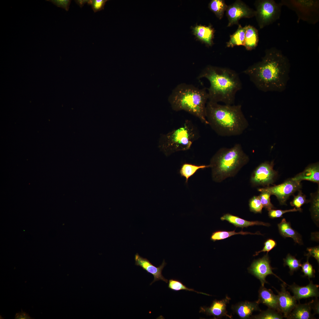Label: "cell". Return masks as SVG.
I'll return each instance as SVG.
<instances>
[{
    "mask_svg": "<svg viewBox=\"0 0 319 319\" xmlns=\"http://www.w3.org/2000/svg\"><path fill=\"white\" fill-rule=\"evenodd\" d=\"M290 64L287 57L275 47L267 50L261 61L244 71L259 90L281 92L289 79Z\"/></svg>",
    "mask_w": 319,
    "mask_h": 319,
    "instance_id": "6da1fadb",
    "label": "cell"
},
{
    "mask_svg": "<svg viewBox=\"0 0 319 319\" xmlns=\"http://www.w3.org/2000/svg\"><path fill=\"white\" fill-rule=\"evenodd\" d=\"M206 117L212 129L223 137L240 135L249 126L240 105H222L208 101Z\"/></svg>",
    "mask_w": 319,
    "mask_h": 319,
    "instance_id": "7a4b0ae2",
    "label": "cell"
},
{
    "mask_svg": "<svg viewBox=\"0 0 319 319\" xmlns=\"http://www.w3.org/2000/svg\"><path fill=\"white\" fill-rule=\"evenodd\" d=\"M198 78H205L209 81L208 101L213 102L233 105L237 92L242 88L238 73L227 68L208 66L201 71Z\"/></svg>",
    "mask_w": 319,
    "mask_h": 319,
    "instance_id": "3957f363",
    "label": "cell"
},
{
    "mask_svg": "<svg viewBox=\"0 0 319 319\" xmlns=\"http://www.w3.org/2000/svg\"><path fill=\"white\" fill-rule=\"evenodd\" d=\"M208 95L206 88H199L185 83L180 84L173 90L168 98L172 109L185 111L208 125L206 117V105Z\"/></svg>",
    "mask_w": 319,
    "mask_h": 319,
    "instance_id": "277c9868",
    "label": "cell"
},
{
    "mask_svg": "<svg viewBox=\"0 0 319 319\" xmlns=\"http://www.w3.org/2000/svg\"><path fill=\"white\" fill-rule=\"evenodd\" d=\"M249 160L239 144L230 148L219 149L211 158L209 165L213 180L219 183L234 176Z\"/></svg>",
    "mask_w": 319,
    "mask_h": 319,
    "instance_id": "5b68a950",
    "label": "cell"
},
{
    "mask_svg": "<svg viewBox=\"0 0 319 319\" xmlns=\"http://www.w3.org/2000/svg\"><path fill=\"white\" fill-rule=\"evenodd\" d=\"M200 136L198 128L191 121L186 120L180 126L161 134L158 147L166 156L179 151L189 149Z\"/></svg>",
    "mask_w": 319,
    "mask_h": 319,
    "instance_id": "8992f818",
    "label": "cell"
},
{
    "mask_svg": "<svg viewBox=\"0 0 319 319\" xmlns=\"http://www.w3.org/2000/svg\"><path fill=\"white\" fill-rule=\"evenodd\" d=\"M281 3L273 0L259 1L256 3L255 16L260 28L271 24L280 16Z\"/></svg>",
    "mask_w": 319,
    "mask_h": 319,
    "instance_id": "52a82bcc",
    "label": "cell"
},
{
    "mask_svg": "<svg viewBox=\"0 0 319 319\" xmlns=\"http://www.w3.org/2000/svg\"><path fill=\"white\" fill-rule=\"evenodd\" d=\"M302 188L301 182L295 180L292 178L288 179L283 183L273 186H267L258 189L260 192H266L275 196L280 204L286 205V202L289 196Z\"/></svg>",
    "mask_w": 319,
    "mask_h": 319,
    "instance_id": "ba28073f",
    "label": "cell"
},
{
    "mask_svg": "<svg viewBox=\"0 0 319 319\" xmlns=\"http://www.w3.org/2000/svg\"><path fill=\"white\" fill-rule=\"evenodd\" d=\"M274 166L273 161L266 162L259 165L251 175L250 180L252 185L267 187L270 184L273 185L278 174L274 169Z\"/></svg>",
    "mask_w": 319,
    "mask_h": 319,
    "instance_id": "9c48e42d",
    "label": "cell"
},
{
    "mask_svg": "<svg viewBox=\"0 0 319 319\" xmlns=\"http://www.w3.org/2000/svg\"><path fill=\"white\" fill-rule=\"evenodd\" d=\"M285 1V4L295 11L299 17L308 22H313V18L318 15V1L312 0Z\"/></svg>",
    "mask_w": 319,
    "mask_h": 319,
    "instance_id": "30bf717a",
    "label": "cell"
},
{
    "mask_svg": "<svg viewBox=\"0 0 319 319\" xmlns=\"http://www.w3.org/2000/svg\"><path fill=\"white\" fill-rule=\"evenodd\" d=\"M268 253L262 258L254 260L250 266L248 268L249 273L258 278L260 281L262 286H264L265 283H268L266 278L269 275L272 274L284 283L279 277L272 271L274 268L271 267Z\"/></svg>",
    "mask_w": 319,
    "mask_h": 319,
    "instance_id": "8fae6325",
    "label": "cell"
},
{
    "mask_svg": "<svg viewBox=\"0 0 319 319\" xmlns=\"http://www.w3.org/2000/svg\"><path fill=\"white\" fill-rule=\"evenodd\" d=\"M287 284L283 282L281 284V288L279 291L273 287L278 294V311L282 314L284 317L287 318L297 305V300L293 296L287 291Z\"/></svg>",
    "mask_w": 319,
    "mask_h": 319,
    "instance_id": "7c38bea8",
    "label": "cell"
},
{
    "mask_svg": "<svg viewBox=\"0 0 319 319\" xmlns=\"http://www.w3.org/2000/svg\"><path fill=\"white\" fill-rule=\"evenodd\" d=\"M227 14L229 20L228 26L237 23L239 19L243 17H250L255 15L256 11L247 7L244 4L237 1L227 6Z\"/></svg>",
    "mask_w": 319,
    "mask_h": 319,
    "instance_id": "4fadbf2b",
    "label": "cell"
},
{
    "mask_svg": "<svg viewBox=\"0 0 319 319\" xmlns=\"http://www.w3.org/2000/svg\"><path fill=\"white\" fill-rule=\"evenodd\" d=\"M135 265L141 267L142 268L149 274H152L154 277L153 281L150 283L151 285L155 281L162 280L167 283L168 280L165 278L162 274V271L166 263L164 260L162 264L159 267H156L153 265L147 258L140 256L138 253L135 255Z\"/></svg>",
    "mask_w": 319,
    "mask_h": 319,
    "instance_id": "5bb4252c",
    "label": "cell"
},
{
    "mask_svg": "<svg viewBox=\"0 0 319 319\" xmlns=\"http://www.w3.org/2000/svg\"><path fill=\"white\" fill-rule=\"evenodd\" d=\"M230 298L228 296L222 300H214L210 307H201L200 313H203L207 315L213 316L214 319L220 318L226 316L232 318V316L228 315L226 309L227 305L228 303Z\"/></svg>",
    "mask_w": 319,
    "mask_h": 319,
    "instance_id": "9a60e30c",
    "label": "cell"
},
{
    "mask_svg": "<svg viewBox=\"0 0 319 319\" xmlns=\"http://www.w3.org/2000/svg\"><path fill=\"white\" fill-rule=\"evenodd\" d=\"M310 280L308 284L305 286H300L294 283L288 286L289 289L293 293V296L297 300L302 299L319 296V285L314 284L313 281Z\"/></svg>",
    "mask_w": 319,
    "mask_h": 319,
    "instance_id": "2e32d148",
    "label": "cell"
},
{
    "mask_svg": "<svg viewBox=\"0 0 319 319\" xmlns=\"http://www.w3.org/2000/svg\"><path fill=\"white\" fill-rule=\"evenodd\" d=\"M256 301H245L233 305L232 309L240 318L246 319L250 318L253 312L261 311Z\"/></svg>",
    "mask_w": 319,
    "mask_h": 319,
    "instance_id": "e0dca14e",
    "label": "cell"
},
{
    "mask_svg": "<svg viewBox=\"0 0 319 319\" xmlns=\"http://www.w3.org/2000/svg\"><path fill=\"white\" fill-rule=\"evenodd\" d=\"M256 302L258 304L262 303L268 308L278 311L277 295L274 294L271 289H267L264 286H261L259 289L258 298Z\"/></svg>",
    "mask_w": 319,
    "mask_h": 319,
    "instance_id": "ac0fdd59",
    "label": "cell"
},
{
    "mask_svg": "<svg viewBox=\"0 0 319 319\" xmlns=\"http://www.w3.org/2000/svg\"><path fill=\"white\" fill-rule=\"evenodd\" d=\"M292 178L300 182L303 180H306L319 184V163L317 162L309 165L302 172L298 173Z\"/></svg>",
    "mask_w": 319,
    "mask_h": 319,
    "instance_id": "d6986e66",
    "label": "cell"
},
{
    "mask_svg": "<svg viewBox=\"0 0 319 319\" xmlns=\"http://www.w3.org/2000/svg\"><path fill=\"white\" fill-rule=\"evenodd\" d=\"M312 309L309 302L297 304L287 318L288 319H315L311 313Z\"/></svg>",
    "mask_w": 319,
    "mask_h": 319,
    "instance_id": "ffe728a7",
    "label": "cell"
},
{
    "mask_svg": "<svg viewBox=\"0 0 319 319\" xmlns=\"http://www.w3.org/2000/svg\"><path fill=\"white\" fill-rule=\"evenodd\" d=\"M220 219L222 221H227L236 227H247L255 225H261L267 227L270 226L269 223L258 221H249L230 214L224 215L221 217Z\"/></svg>",
    "mask_w": 319,
    "mask_h": 319,
    "instance_id": "44dd1931",
    "label": "cell"
},
{
    "mask_svg": "<svg viewBox=\"0 0 319 319\" xmlns=\"http://www.w3.org/2000/svg\"><path fill=\"white\" fill-rule=\"evenodd\" d=\"M278 226L279 232L283 237L292 238L295 242L300 245L302 244L301 235L291 227L290 223L287 222L285 218L282 219Z\"/></svg>",
    "mask_w": 319,
    "mask_h": 319,
    "instance_id": "7402d4cb",
    "label": "cell"
},
{
    "mask_svg": "<svg viewBox=\"0 0 319 319\" xmlns=\"http://www.w3.org/2000/svg\"><path fill=\"white\" fill-rule=\"evenodd\" d=\"M193 32L198 39L209 45H211L213 31L210 26L196 25L193 27Z\"/></svg>",
    "mask_w": 319,
    "mask_h": 319,
    "instance_id": "603a6c76",
    "label": "cell"
},
{
    "mask_svg": "<svg viewBox=\"0 0 319 319\" xmlns=\"http://www.w3.org/2000/svg\"><path fill=\"white\" fill-rule=\"evenodd\" d=\"M244 45L248 50L255 48L258 41V32L254 27L248 25L246 26Z\"/></svg>",
    "mask_w": 319,
    "mask_h": 319,
    "instance_id": "cb8c5ba5",
    "label": "cell"
},
{
    "mask_svg": "<svg viewBox=\"0 0 319 319\" xmlns=\"http://www.w3.org/2000/svg\"><path fill=\"white\" fill-rule=\"evenodd\" d=\"M210 167L209 165H196L185 163L182 165L179 172L181 176L185 178V183H187L188 179L193 175L198 170Z\"/></svg>",
    "mask_w": 319,
    "mask_h": 319,
    "instance_id": "d4e9b609",
    "label": "cell"
},
{
    "mask_svg": "<svg viewBox=\"0 0 319 319\" xmlns=\"http://www.w3.org/2000/svg\"><path fill=\"white\" fill-rule=\"evenodd\" d=\"M245 32V27H243L240 25L237 31L230 36L227 46L232 47L235 45H244Z\"/></svg>",
    "mask_w": 319,
    "mask_h": 319,
    "instance_id": "484cf974",
    "label": "cell"
},
{
    "mask_svg": "<svg viewBox=\"0 0 319 319\" xmlns=\"http://www.w3.org/2000/svg\"><path fill=\"white\" fill-rule=\"evenodd\" d=\"M235 230L231 231L221 230L216 231L212 233L210 238L211 240L214 242L217 240H224L232 236L238 234L242 235L247 234L262 235L259 232H257L253 233L248 232H243L242 230L238 232H235Z\"/></svg>",
    "mask_w": 319,
    "mask_h": 319,
    "instance_id": "4316f807",
    "label": "cell"
},
{
    "mask_svg": "<svg viewBox=\"0 0 319 319\" xmlns=\"http://www.w3.org/2000/svg\"><path fill=\"white\" fill-rule=\"evenodd\" d=\"M310 194V202L311 203L310 211L313 220L318 222L319 219V189Z\"/></svg>",
    "mask_w": 319,
    "mask_h": 319,
    "instance_id": "83f0119b",
    "label": "cell"
},
{
    "mask_svg": "<svg viewBox=\"0 0 319 319\" xmlns=\"http://www.w3.org/2000/svg\"><path fill=\"white\" fill-rule=\"evenodd\" d=\"M209 7L219 19L222 17L224 11L227 7L224 1L222 0H212L209 4Z\"/></svg>",
    "mask_w": 319,
    "mask_h": 319,
    "instance_id": "f1b7e54d",
    "label": "cell"
},
{
    "mask_svg": "<svg viewBox=\"0 0 319 319\" xmlns=\"http://www.w3.org/2000/svg\"><path fill=\"white\" fill-rule=\"evenodd\" d=\"M258 315L252 316L250 318L254 319H282L281 313L274 309L268 308L266 310L261 311Z\"/></svg>",
    "mask_w": 319,
    "mask_h": 319,
    "instance_id": "f546056e",
    "label": "cell"
},
{
    "mask_svg": "<svg viewBox=\"0 0 319 319\" xmlns=\"http://www.w3.org/2000/svg\"><path fill=\"white\" fill-rule=\"evenodd\" d=\"M283 260L284 266H287L289 267L290 270L289 273L291 275L301 267L302 264L300 261L290 254H288Z\"/></svg>",
    "mask_w": 319,
    "mask_h": 319,
    "instance_id": "4dcf8cb0",
    "label": "cell"
},
{
    "mask_svg": "<svg viewBox=\"0 0 319 319\" xmlns=\"http://www.w3.org/2000/svg\"><path fill=\"white\" fill-rule=\"evenodd\" d=\"M168 287L170 289L175 291H178L181 290H185L194 292L198 293L210 295L204 293L197 292L195 290L193 289L188 288L183 284L180 281L175 279H171L169 280Z\"/></svg>",
    "mask_w": 319,
    "mask_h": 319,
    "instance_id": "1f68e13d",
    "label": "cell"
},
{
    "mask_svg": "<svg viewBox=\"0 0 319 319\" xmlns=\"http://www.w3.org/2000/svg\"><path fill=\"white\" fill-rule=\"evenodd\" d=\"M297 195L294 196L293 199L291 202L290 204L297 208H300L301 207L305 204L310 202V200H307L305 195L300 190Z\"/></svg>",
    "mask_w": 319,
    "mask_h": 319,
    "instance_id": "d6a6232c",
    "label": "cell"
},
{
    "mask_svg": "<svg viewBox=\"0 0 319 319\" xmlns=\"http://www.w3.org/2000/svg\"><path fill=\"white\" fill-rule=\"evenodd\" d=\"M249 206L250 211L255 213H261L263 207L259 196H254L250 200Z\"/></svg>",
    "mask_w": 319,
    "mask_h": 319,
    "instance_id": "836d02e7",
    "label": "cell"
},
{
    "mask_svg": "<svg viewBox=\"0 0 319 319\" xmlns=\"http://www.w3.org/2000/svg\"><path fill=\"white\" fill-rule=\"evenodd\" d=\"M261 193L259 196L263 207L268 211L274 209L275 207L271 202V194L266 192Z\"/></svg>",
    "mask_w": 319,
    "mask_h": 319,
    "instance_id": "e575fe53",
    "label": "cell"
},
{
    "mask_svg": "<svg viewBox=\"0 0 319 319\" xmlns=\"http://www.w3.org/2000/svg\"><path fill=\"white\" fill-rule=\"evenodd\" d=\"M309 257H307V261L302 264L301 267V271L304 273V276H307L310 280V278L315 277V271L312 265L309 263Z\"/></svg>",
    "mask_w": 319,
    "mask_h": 319,
    "instance_id": "d590c367",
    "label": "cell"
},
{
    "mask_svg": "<svg viewBox=\"0 0 319 319\" xmlns=\"http://www.w3.org/2000/svg\"><path fill=\"white\" fill-rule=\"evenodd\" d=\"M302 210L301 208H296L295 207L292 209L286 210L271 209L268 211V215L270 218L274 219L281 217L284 214L287 212L301 211Z\"/></svg>",
    "mask_w": 319,
    "mask_h": 319,
    "instance_id": "8d00e7d4",
    "label": "cell"
},
{
    "mask_svg": "<svg viewBox=\"0 0 319 319\" xmlns=\"http://www.w3.org/2000/svg\"><path fill=\"white\" fill-rule=\"evenodd\" d=\"M108 1V0H88L87 4L91 6L94 12H96L104 9L105 3Z\"/></svg>",
    "mask_w": 319,
    "mask_h": 319,
    "instance_id": "74e56055",
    "label": "cell"
},
{
    "mask_svg": "<svg viewBox=\"0 0 319 319\" xmlns=\"http://www.w3.org/2000/svg\"><path fill=\"white\" fill-rule=\"evenodd\" d=\"M276 243L275 241L272 239H268L264 243V246L263 249L261 250L256 252L254 256H256L261 252H267V253L272 250L276 245Z\"/></svg>",
    "mask_w": 319,
    "mask_h": 319,
    "instance_id": "f35d334b",
    "label": "cell"
},
{
    "mask_svg": "<svg viewBox=\"0 0 319 319\" xmlns=\"http://www.w3.org/2000/svg\"><path fill=\"white\" fill-rule=\"evenodd\" d=\"M46 1L50 2L57 6L64 9L66 11L69 10L71 0H48Z\"/></svg>",
    "mask_w": 319,
    "mask_h": 319,
    "instance_id": "ab89813d",
    "label": "cell"
},
{
    "mask_svg": "<svg viewBox=\"0 0 319 319\" xmlns=\"http://www.w3.org/2000/svg\"><path fill=\"white\" fill-rule=\"evenodd\" d=\"M308 253L307 254V257L312 256L314 258L319 262V247H315L307 248V249Z\"/></svg>",
    "mask_w": 319,
    "mask_h": 319,
    "instance_id": "60d3db41",
    "label": "cell"
},
{
    "mask_svg": "<svg viewBox=\"0 0 319 319\" xmlns=\"http://www.w3.org/2000/svg\"><path fill=\"white\" fill-rule=\"evenodd\" d=\"M310 307L314 311V315L319 314V301L317 298L309 302Z\"/></svg>",
    "mask_w": 319,
    "mask_h": 319,
    "instance_id": "b9f144b4",
    "label": "cell"
},
{
    "mask_svg": "<svg viewBox=\"0 0 319 319\" xmlns=\"http://www.w3.org/2000/svg\"><path fill=\"white\" fill-rule=\"evenodd\" d=\"M15 318L16 319H32L28 314L25 312H23L22 311L21 312L16 314Z\"/></svg>",
    "mask_w": 319,
    "mask_h": 319,
    "instance_id": "7bdbcfd3",
    "label": "cell"
},
{
    "mask_svg": "<svg viewBox=\"0 0 319 319\" xmlns=\"http://www.w3.org/2000/svg\"><path fill=\"white\" fill-rule=\"evenodd\" d=\"M75 2L81 8L86 3H87L88 0H75Z\"/></svg>",
    "mask_w": 319,
    "mask_h": 319,
    "instance_id": "ee69618b",
    "label": "cell"
}]
</instances>
